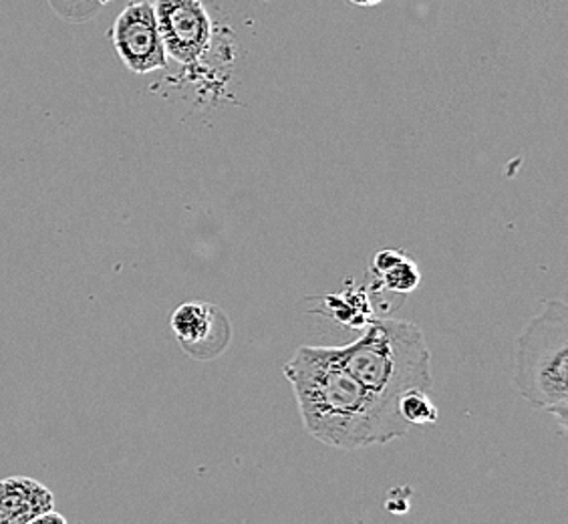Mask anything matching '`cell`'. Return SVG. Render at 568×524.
I'll list each match as a JSON object with an SVG mask.
<instances>
[{"label":"cell","instance_id":"obj_12","mask_svg":"<svg viewBox=\"0 0 568 524\" xmlns=\"http://www.w3.org/2000/svg\"><path fill=\"white\" fill-rule=\"evenodd\" d=\"M95 2H99V4H105V2H110V0H95Z\"/></svg>","mask_w":568,"mask_h":524},{"label":"cell","instance_id":"obj_3","mask_svg":"<svg viewBox=\"0 0 568 524\" xmlns=\"http://www.w3.org/2000/svg\"><path fill=\"white\" fill-rule=\"evenodd\" d=\"M514 385L528 404L568 426V306L547 301L516 341Z\"/></svg>","mask_w":568,"mask_h":524},{"label":"cell","instance_id":"obj_6","mask_svg":"<svg viewBox=\"0 0 568 524\" xmlns=\"http://www.w3.org/2000/svg\"><path fill=\"white\" fill-rule=\"evenodd\" d=\"M172 329L182 350L197 361L219 357L232 341L229 315L206 301H190L178 306L172 315Z\"/></svg>","mask_w":568,"mask_h":524},{"label":"cell","instance_id":"obj_11","mask_svg":"<svg viewBox=\"0 0 568 524\" xmlns=\"http://www.w3.org/2000/svg\"><path fill=\"white\" fill-rule=\"evenodd\" d=\"M351 2L357 4V7H363V9H372V7L382 4L383 0H351Z\"/></svg>","mask_w":568,"mask_h":524},{"label":"cell","instance_id":"obj_8","mask_svg":"<svg viewBox=\"0 0 568 524\" xmlns=\"http://www.w3.org/2000/svg\"><path fill=\"white\" fill-rule=\"evenodd\" d=\"M397 410L409 426H432L439 420V410L429 393L412 390L397 400Z\"/></svg>","mask_w":568,"mask_h":524},{"label":"cell","instance_id":"obj_4","mask_svg":"<svg viewBox=\"0 0 568 524\" xmlns=\"http://www.w3.org/2000/svg\"><path fill=\"white\" fill-rule=\"evenodd\" d=\"M111 41L121 63L135 75H145L168 67V53L160 34L153 2L128 4L113 22Z\"/></svg>","mask_w":568,"mask_h":524},{"label":"cell","instance_id":"obj_1","mask_svg":"<svg viewBox=\"0 0 568 524\" xmlns=\"http://www.w3.org/2000/svg\"><path fill=\"white\" fill-rule=\"evenodd\" d=\"M306 434L331 449L383 446L407 434L397 402L363 387L337 347L303 345L284 365Z\"/></svg>","mask_w":568,"mask_h":524},{"label":"cell","instance_id":"obj_2","mask_svg":"<svg viewBox=\"0 0 568 524\" xmlns=\"http://www.w3.org/2000/svg\"><path fill=\"white\" fill-rule=\"evenodd\" d=\"M339 360L369 392L397 402L412 390L432 392V355L424 331L402 319H375L363 335L337 347Z\"/></svg>","mask_w":568,"mask_h":524},{"label":"cell","instance_id":"obj_7","mask_svg":"<svg viewBox=\"0 0 568 524\" xmlns=\"http://www.w3.org/2000/svg\"><path fill=\"white\" fill-rule=\"evenodd\" d=\"M53 506V494L41 482L27 476L0 481V524H33Z\"/></svg>","mask_w":568,"mask_h":524},{"label":"cell","instance_id":"obj_9","mask_svg":"<svg viewBox=\"0 0 568 524\" xmlns=\"http://www.w3.org/2000/svg\"><path fill=\"white\" fill-rule=\"evenodd\" d=\"M377 274L383 284L394 293H409L422 283V273H419L416 262L409 261L405 254L399 261H395L392 266H387L385 271Z\"/></svg>","mask_w":568,"mask_h":524},{"label":"cell","instance_id":"obj_10","mask_svg":"<svg viewBox=\"0 0 568 524\" xmlns=\"http://www.w3.org/2000/svg\"><path fill=\"white\" fill-rule=\"evenodd\" d=\"M33 524H67V518L63 514H57L55 508H51L41 516H37Z\"/></svg>","mask_w":568,"mask_h":524},{"label":"cell","instance_id":"obj_5","mask_svg":"<svg viewBox=\"0 0 568 524\" xmlns=\"http://www.w3.org/2000/svg\"><path fill=\"white\" fill-rule=\"evenodd\" d=\"M153 11L165 53L182 66L196 63L209 49L212 21L200 0H155Z\"/></svg>","mask_w":568,"mask_h":524}]
</instances>
